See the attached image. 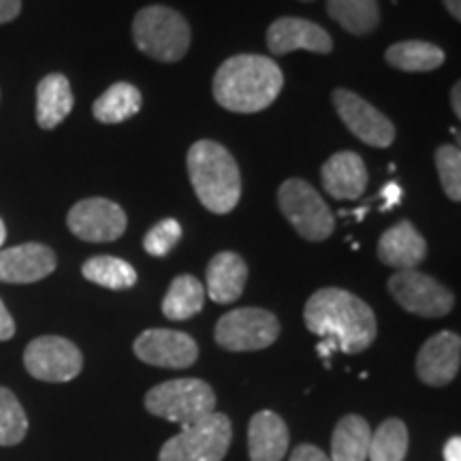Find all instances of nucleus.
I'll return each instance as SVG.
<instances>
[{"instance_id": "obj_34", "label": "nucleus", "mask_w": 461, "mask_h": 461, "mask_svg": "<svg viewBox=\"0 0 461 461\" xmlns=\"http://www.w3.org/2000/svg\"><path fill=\"white\" fill-rule=\"evenodd\" d=\"M15 336V322L11 319L7 305L3 303V299H0V342H7Z\"/></svg>"}, {"instance_id": "obj_24", "label": "nucleus", "mask_w": 461, "mask_h": 461, "mask_svg": "<svg viewBox=\"0 0 461 461\" xmlns=\"http://www.w3.org/2000/svg\"><path fill=\"white\" fill-rule=\"evenodd\" d=\"M327 14L357 37L374 32L380 24L378 0H327Z\"/></svg>"}, {"instance_id": "obj_30", "label": "nucleus", "mask_w": 461, "mask_h": 461, "mask_svg": "<svg viewBox=\"0 0 461 461\" xmlns=\"http://www.w3.org/2000/svg\"><path fill=\"white\" fill-rule=\"evenodd\" d=\"M436 169L447 197L461 201V149L459 146H440L436 149Z\"/></svg>"}, {"instance_id": "obj_37", "label": "nucleus", "mask_w": 461, "mask_h": 461, "mask_svg": "<svg viewBox=\"0 0 461 461\" xmlns=\"http://www.w3.org/2000/svg\"><path fill=\"white\" fill-rule=\"evenodd\" d=\"M451 105H453L455 115H457V118H461V84H455V86H453Z\"/></svg>"}, {"instance_id": "obj_20", "label": "nucleus", "mask_w": 461, "mask_h": 461, "mask_svg": "<svg viewBox=\"0 0 461 461\" xmlns=\"http://www.w3.org/2000/svg\"><path fill=\"white\" fill-rule=\"evenodd\" d=\"M248 265L238 252H218L207 265L205 293L216 303H233L244 293Z\"/></svg>"}, {"instance_id": "obj_9", "label": "nucleus", "mask_w": 461, "mask_h": 461, "mask_svg": "<svg viewBox=\"0 0 461 461\" xmlns=\"http://www.w3.org/2000/svg\"><path fill=\"white\" fill-rule=\"evenodd\" d=\"M389 293L406 312L419 314L423 319H440L453 310V293L431 276L403 269L389 278Z\"/></svg>"}, {"instance_id": "obj_11", "label": "nucleus", "mask_w": 461, "mask_h": 461, "mask_svg": "<svg viewBox=\"0 0 461 461\" xmlns=\"http://www.w3.org/2000/svg\"><path fill=\"white\" fill-rule=\"evenodd\" d=\"M333 107L339 118L357 140L372 148H389L395 141V126L383 112H378L372 103L361 99L355 92L338 88L331 95Z\"/></svg>"}, {"instance_id": "obj_33", "label": "nucleus", "mask_w": 461, "mask_h": 461, "mask_svg": "<svg viewBox=\"0 0 461 461\" xmlns=\"http://www.w3.org/2000/svg\"><path fill=\"white\" fill-rule=\"evenodd\" d=\"M403 197V190L397 182H389L387 186L380 190V199H383V205H380V210H391V207H395L400 203Z\"/></svg>"}, {"instance_id": "obj_22", "label": "nucleus", "mask_w": 461, "mask_h": 461, "mask_svg": "<svg viewBox=\"0 0 461 461\" xmlns=\"http://www.w3.org/2000/svg\"><path fill=\"white\" fill-rule=\"evenodd\" d=\"M370 425L359 414H348L331 436V461H366L370 448Z\"/></svg>"}, {"instance_id": "obj_4", "label": "nucleus", "mask_w": 461, "mask_h": 461, "mask_svg": "<svg viewBox=\"0 0 461 461\" xmlns=\"http://www.w3.org/2000/svg\"><path fill=\"white\" fill-rule=\"evenodd\" d=\"M132 39L140 51L154 60L177 62L190 48V26L177 11L152 5L132 20Z\"/></svg>"}, {"instance_id": "obj_35", "label": "nucleus", "mask_w": 461, "mask_h": 461, "mask_svg": "<svg viewBox=\"0 0 461 461\" xmlns=\"http://www.w3.org/2000/svg\"><path fill=\"white\" fill-rule=\"evenodd\" d=\"M22 11V0H0V24L14 22Z\"/></svg>"}, {"instance_id": "obj_14", "label": "nucleus", "mask_w": 461, "mask_h": 461, "mask_svg": "<svg viewBox=\"0 0 461 461\" xmlns=\"http://www.w3.org/2000/svg\"><path fill=\"white\" fill-rule=\"evenodd\" d=\"M461 363V339L453 331H440L420 346L417 374L429 387H445L457 376Z\"/></svg>"}, {"instance_id": "obj_40", "label": "nucleus", "mask_w": 461, "mask_h": 461, "mask_svg": "<svg viewBox=\"0 0 461 461\" xmlns=\"http://www.w3.org/2000/svg\"><path fill=\"white\" fill-rule=\"evenodd\" d=\"M303 3H312V0H303Z\"/></svg>"}, {"instance_id": "obj_36", "label": "nucleus", "mask_w": 461, "mask_h": 461, "mask_svg": "<svg viewBox=\"0 0 461 461\" xmlns=\"http://www.w3.org/2000/svg\"><path fill=\"white\" fill-rule=\"evenodd\" d=\"M445 461H461V440L457 436L445 445Z\"/></svg>"}, {"instance_id": "obj_12", "label": "nucleus", "mask_w": 461, "mask_h": 461, "mask_svg": "<svg viewBox=\"0 0 461 461\" xmlns=\"http://www.w3.org/2000/svg\"><path fill=\"white\" fill-rule=\"evenodd\" d=\"M67 224L75 238L92 241V244H105V241L122 238L126 230V214L113 201L92 197L71 207Z\"/></svg>"}, {"instance_id": "obj_39", "label": "nucleus", "mask_w": 461, "mask_h": 461, "mask_svg": "<svg viewBox=\"0 0 461 461\" xmlns=\"http://www.w3.org/2000/svg\"><path fill=\"white\" fill-rule=\"evenodd\" d=\"M5 240H7V229H5V222L0 221V248H3Z\"/></svg>"}, {"instance_id": "obj_21", "label": "nucleus", "mask_w": 461, "mask_h": 461, "mask_svg": "<svg viewBox=\"0 0 461 461\" xmlns=\"http://www.w3.org/2000/svg\"><path fill=\"white\" fill-rule=\"evenodd\" d=\"M75 99L65 75L50 73L37 86V124L45 131L56 129L73 112Z\"/></svg>"}, {"instance_id": "obj_5", "label": "nucleus", "mask_w": 461, "mask_h": 461, "mask_svg": "<svg viewBox=\"0 0 461 461\" xmlns=\"http://www.w3.org/2000/svg\"><path fill=\"white\" fill-rule=\"evenodd\" d=\"M143 403L149 414L177 423L184 429L216 412V393L199 378H177L149 389Z\"/></svg>"}, {"instance_id": "obj_19", "label": "nucleus", "mask_w": 461, "mask_h": 461, "mask_svg": "<svg viewBox=\"0 0 461 461\" xmlns=\"http://www.w3.org/2000/svg\"><path fill=\"white\" fill-rule=\"evenodd\" d=\"M288 451V429L278 414L261 411L248 425V455L252 461H282Z\"/></svg>"}, {"instance_id": "obj_8", "label": "nucleus", "mask_w": 461, "mask_h": 461, "mask_svg": "<svg viewBox=\"0 0 461 461\" xmlns=\"http://www.w3.org/2000/svg\"><path fill=\"white\" fill-rule=\"evenodd\" d=\"M280 336V321L263 308L230 310L218 321L216 342L230 353H250L272 346Z\"/></svg>"}, {"instance_id": "obj_10", "label": "nucleus", "mask_w": 461, "mask_h": 461, "mask_svg": "<svg viewBox=\"0 0 461 461\" xmlns=\"http://www.w3.org/2000/svg\"><path fill=\"white\" fill-rule=\"evenodd\" d=\"M24 366L32 378L43 383H68L82 372L84 357L71 339L41 336L26 346Z\"/></svg>"}, {"instance_id": "obj_18", "label": "nucleus", "mask_w": 461, "mask_h": 461, "mask_svg": "<svg viewBox=\"0 0 461 461\" xmlns=\"http://www.w3.org/2000/svg\"><path fill=\"white\" fill-rule=\"evenodd\" d=\"M322 186L333 199L355 201L367 188V169L357 152H338L322 165Z\"/></svg>"}, {"instance_id": "obj_15", "label": "nucleus", "mask_w": 461, "mask_h": 461, "mask_svg": "<svg viewBox=\"0 0 461 461\" xmlns=\"http://www.w3.org/2000/svg\"><path fill=\"white\" fill-rule=\"evenodd\" d=\"M56 269V255L45 244H28L0 250V282L7 285H32Z\"/></svg>"}, {"instance_id": "obj_26", "label": "nucleus", "mask_w": 461, "mask_h": 461, "mask_svg": "<svg viewBox=\"0 0 461 461\" xmlns=\"http://www.w3.org/2000/svg\"><path fill=\"white\" fill-rule=\"evenodd\" d=\"M205 302V286L190 274L177 276L163 299V314L169 321H188L201 312Z\"/></svg>"}, {"instance_id": "obj_2", "label": "nucleus", "mask_w": 461, "mask_h": 461, "mask_svg": "<svg viewBox=\"0 0 461 461\" xmlns=\"http://www.w3.org/2000/svg\"><path fill=\"white\" fill-rule=\"evenodd\" d=\"M285 75L267 56L240 54L224 60L214 75L212 92L221 107L233 113H258L278 99Z\"/></svg>"}, {"instance_id": "obj_29", "label": "nucleus", "mask_w": 461, "mask_h": 461, "mask_svg": "<svg viewBox=\"0 0 461 461\" xmlns=\"http://www.w3.org/2000/svg\"><path fill=\"white\" fill-rule=\"evenodd\" d=\"M28 419L14 391L0 387V447H15L26 438Z\"/></svg>"}, {"instance_id": "obj_7", "label": "nucleus", "mask_w": 461, "mask_h": 461, "mask_svg": "<svg viewBox=\"0 0 461 461\" xmlns=\"http://www.w3.org/2000/svg\"><path fill=\"white\" fill-rule=\"evenodd\" d=\"M278 205L293 229L308 241L327 240L336 229V218L330 205L305 180L291 177L282 182L278 190Z\"/></svg>"}, {"instance_id": "obj_32", "label": "nucleus", "mask_w": 461, "mask_h": 461, "mask_svg": "<svg viewBox=\"0 0 461 461\" xmlns=\"http://www.w3.org/2000/svg\"><path fill=\"white\" fill-rule=\"evenodd\" d=\"M288 461H331L330 455H325L319 447L312 445H299L295 451H293L291 459Z\"/></svg>"}, {"instance_id": "obj_25", "label": "nucleus", "mask_w": 461, "mask_h": 461, "mask_svg": "<svg viewBox=\"0 0 461 461\" xmlns=\"http://www.w3.org/2000/svg\"><path fill=\"white\" fill-rule=\"evenodd\" d=\"M141 109V92L132 84L118 82L107 88L92 105V113L103 124H120Z\"/></svg>"}, {"instance_id": "obj_16", "label": "nucleus", "mask_w": 461, "mask_h": 461, "mask_svg": "<svg viewBox=\"0 0 461 461\" xmlns=\"http://www.w3.org/2000/svg\"><path fill=\"white\" fill-rule=\"evenodd\" d=\"M267 48L276 56L288 51L308 50L314 54H330L333 41L325 28L302 17H280L267 31Z\"/></svg>"}, {"instance_id": "obj_17", "label": "nucleus", "mask_w": 461, "mask_h": 461, "mask_svg": "<svg viewBox=\"0 0 461 461\" xmlns=\"http://www.w3.org/2000/svg\"><path fill=\"white\" fill-rule=\"evenodd\" d=\"M428 255L423 235L411 221H400L384 230L378 240V258L397 272L414 269Z\"/></svg>"}, {"instance_id": "obj_23", "label": "nucleus", "mask_w": 461, "mask_h": 461, "mask_svg": "<svg viewBox=\"0 0 461 461\" xmlns=\"http://www.w3.org/2000/svg\"><path fill=\"white\" fill-rule=\"evenodd\" d=\"M387 62L403 73H428L445 65V51L428 41H400L387 50Z\"/></svg>"}, {"instance_id": "obj_31", "label": "nucleus", "mask_w": 461, "mask_h": 461, "mask_svg": "<svg viewBox=\"0 0 461 461\" xmlns=\"http://www.w3.org/2000/svg\"><path fill=\"white\" fill-rule=\"evenodd\" d=\"M180 222L173 221V218H165V221L157 222L148 230L146 238H143V248H146L148 255L152 257H167L173 250V246L180 241Z\"/></svg>"}, {"instance_id": "obj_28", "label": "nucleus", "mask_w": 461, "mask_h": 461, "mask_svg": "<svg viewBox=\"0 0 461 461\" xmlns=\"http://www.w3.org/2000/svg\"><path fill=\"white\" fill-rule=\"evenodd\" d=\"M408 451V429L400 419L384 420L370 438L367 459L370 461H403Z\"/></svg>"}, {"instance_id": "obj_13", "label": "nucleus", "mask_w": 461, "mask_h": 461, "mask_svg": "<svg viewBox=\"0 0 461 461\" xmlns=\"http://www.w3.org/2000/svg\"><path fill=\"white\" fill-rule=\"evenodd\" d=\"M132 350L143 363L169 370L190 367L199 357L197 342L184 331L148 330L132 344Z\"/></svg>"}, {"instance_id": "obj_6", "label": "nucleus", "mask_w": 461, "mask_h": 461, "mask_svg": "<svg viewBox=\"0 0 461 461\" xmlns=\"http://www.w3.org/2000/svg\"><path fill=\"white\" fill-rule=\"evenodd\" d=\"M230 436L233 431L227 414L212 412L169 438L160 448L158 461H222Z\"/></svg>"}, {"instance_id": "obj_38", "label": "nucleus", "mask_w": 461, "mask_h": 461, "mask_svg": "<svg viewBox=\"0 0 461 461\" xmlns=\"http://www.w3.org/2000/svg\"><path fill=\"white\" fill-rule=\"evenodd\" d=\"M448 14H451L455 20H461V0H442Z\"/></svg>"}, {"instance_id": "obj_1", "label": "nucleus", "mask_w": 461, "mask_h": 461, "mask_svg": "<svg viewBox=\"0 0 461 461\" xmlns=\"http://www.w3.org/2000/svg\"><path fill=\"white\" fill-rule=\"evenodd\" d=\"M305 327L321 339H333L346 355L363 353L376 339L378 325L372 308L344 288H321L303 310Z\"/></svg>"}, {"instance_id": "obj_27", "label": "nucleus", "mask_w": 461, "mask_h": 461, "mask_svg": "<svg viewBox=\"0 0 461 461\" xmlns=\"http://www.w3.org/2000/svg\"><path fill=\"white\" fill-rule=\"evenodd\" d=\"M82 274L92 285H99L112 291H124L135 286L137 272L131 263L118 257H92L84 263Z\"/></svg>"}, {"instance_id": "obj_3", "label": "nucleus", "mask_w": 461, "mask_h": 461, "mask_svg": "<svg viewBox=\"0 0 461 461\" xmlns=\"http://www.w3.org/2000/svg\"><path fill=\"white\" fill-rule=\"evenodd\" d=\"M188 176L197 199L214 214H229L241 197V173L221 143L203 140L188 149Z\"/></svg>"}]
</instances>
